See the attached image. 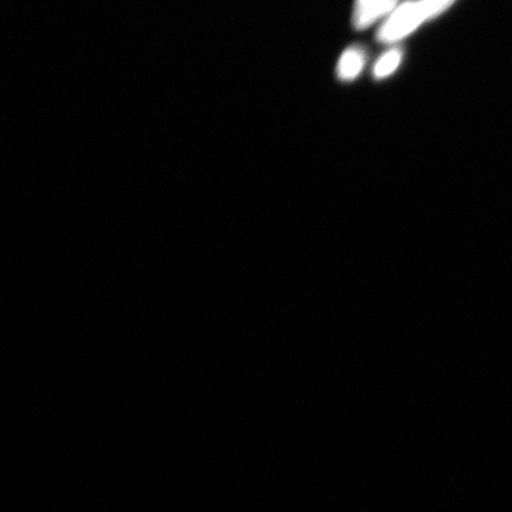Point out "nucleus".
Segmentation results:
<instances>
[{
    "label": "nucleus",
    "mask_w": 512,
    "mask_h": 512,
    "mask_svg": "<svg viewBox=\"0 0 512 512\" xmlns=\"http://www.w3.org/2000/svg\"><path fill=\"white\" fill-rule=\"evenodd\" d=\"M426 19L425 10L422 8L420 0L418 2L403 3L382 24L377 38L383 43H393L402 40L403 37L411 34Z\"/></svg>",
    "instance_id": "nucleus-1"
},
{
    "label": "nucleus",
    "mask_w": 512,
    "mask_h": 512,
    "mask_svg": "<svg viewBox=\"0 0 512 512\" xmlns=\"http://www.w3.org/2000/svg\"><path fill=\"white\" fill-rule=\"evenodd\" d=\"M399 0H356L352 23L358 30H363L375 23L377 19L393 12Z\"/></svg>",
    "instance_id": "nucleus-2"
},
{
    "label": "nucleus",
    "mask_w": 512,
    "mask_h": 512,
    "mask_svg": "<svg viewBox=\"0 0 512 512\" xmlns=\"http://www.w3.org/2000/svg\"><path fill=\"white\" fill-rule=\"evenodd\" d=\"M364 66V54L361 49L350 48L344 51L339 60L337 73L344 81L355 79L362 72Z\"/></svg>",
    "instance_id": "nucleus-3"
},
{
    "label": "nucleus",
    "mask_w": 512,
    "mask_h": 512,
    "mask_svg": "<svg viewBox=\"0 0 512 512\" xmlns=\"http://www.w3.org/2000/svg\"><path fill=\"white\" fill-rule=\"evenodd\" d=\"M454 2H456V0H420L427 19L443 14Z\"/></svg>",
    "instance_id": "nucleus-5"
},
{
    "label": "nucleus",
    "mask_w": 512,
    "mask_h": 512,
    "mask_svg": "<svg viewBox=\"0 0 512 512\" xmlns=\"http://www.w3.org/2000/svg\"><path fill=\"white\" fill-rule=\"evenodd\" d=\"M402 59L401 51L393 49L384 54L379 61L375 64L374 75L377 79L386 78V76L393 74Z\"/></svg>",
    "instance_id": "nucleus-4"
}]
</instances>
